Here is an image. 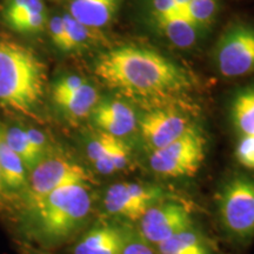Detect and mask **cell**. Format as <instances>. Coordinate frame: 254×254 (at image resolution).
<instances>
[{"mask_svg": "<svg viewBox=\"0 0 254 254\" xmlns=\"http://www.w3.org/2000/svg\"><path fill=\"white\" fill-rule=\"evenodd\" d=\"M107 86L138 99H165L190 86L178 64L147 47L127 45L101 55L94 66Z\"/></svg>", "mask_w": 254, "mask_h": 254, "instance_id": "6da1fadb", "label": "cell"}, {"mask_svg": "<svg viewBox=\"0 0 254 254\" xmlns=\"http://www.w3.org/2000/svg\"><path fill=\"white\" fill-rule=\"evenodd\" d=\"M46 66L33 51L14 40L0 39V104L31 116L45 93Z\"/></svg>", "mask_w": 254, "mask_h": 254, "instance_id": "7a4b0ae2", "label": "cell"}, {"mask_svg": "<svg viewBox=\"0 0 254 254\" xmlns=\"http://www.w3.org/2000/svg\"><path fill=\"white\" fill-rule=\"evenodd\" d=\"M88 189L86 184L64 186L32 204L41 236L57 241L74 233L91 212Z\"/></svg>", "mask_w": 254, "mask_h": 254, "instance_id": "3957f363", "label": "cell"}, {"mask_svg": "<svg viewBox=\"0 0 254 254\" xmlns=\"http://www.w3.org/2000/svg\"><path fill=\"white\" fill-rule=\"evenodd\" d=\"M222 226L240 240L254 236V180L245 176L232 178L219 193Z\"/></svg>", "mask_w": 254, "mask_h": 254, "instance_id": "277c9868", "label": "cell"}, {"mask_svg": "<svg viewBox=\"0 0 254 254\" xmlns=\"http://www.w3.org/2000/svg\"><path fill=\"white\" fill-rule=\"evenodd\" d=\"M206 154V140L195 127L157 151L152 152L150 166L159 176L180 178L198 172Z\"/></svg>", "mask_w": 254, "mask_h": 254, "instance_id": "5b68a950", "label": "cell"}, {"mask_svg": "<svg viewBox=\"0 0 254 254\" xmlns=\"http://www.w3.org/2000/svg\"><path fill=\"white\" fill-rule=\"evenodd\" d=\"M30 172L26 190L31 205L60 187L73 184L88 185L91 182V176L84 167L74 161L57 155H46Z\"/></svg>", "mask_w": 254, "mask_h": 254, "instance_id": "8992f818", "label": "cell"}, {"mask_svg": "<svg viewBox=\"0 0 254 254\" xmlns=\"http://www.w3.org/2000/svg\"><path fill=\"white\" fill-rule=\"evenodd\" d=\"M215 59L226 78H238L254 72V28L236 24L222 33L217 44Z\"/></svg>", "mask_w": 254, "mask_h": 254, "instance_id": "52a82bcc", "label": "cell"}, {"mask_svg": "<svg viewBox=\"0 0 254 254\" xmlns=\"http://www.w3.org/2000/svg\"><path fill=\"white\" fill-rule=\"evenodd\" d=\"M157 187L138 183H119L110 186L104 196V208L114 217L140 220L160 198Z\"/></svg>", "mask_w": 254, "mask_h": 254, "instance_id": "ba28073f", "label": "cell"}, {"mask_svg": "<svg viewBox=\"0 0 254 254\" xmlns=\"http://www.w3.org/2000/svg\"><path fill=\"white\" fill-rule=\"evenodd\" d=\"M190 225L192 217L190 211L177 202L153 205L139 220L142 239L157 246L180 232L189 230Z\"/></svg>", "mask_w": 254, "mask_h": 254, "instance_id": "9c48e42d", "label": "cell"}, {"mask_svg": "<svg viewBox=\"0 0 254 254\" xmlns=\"http://www.w3.org/2000/svg\"><path fill=\"white\" fill-rule=\"evenodd\" d=\"M140 134L152 152L163 148L189 131L190 120L174 109H155L138 120Z\"/></svg>", "mask_w": 254, "mask_h": 254, "instance_id": "30bf717a", "label": "cell"}, {"mask_svg": "<svg viewBox=\"0 0 254 254\" xmlns=\"http://www.w3.org/2000/svg\"><path fill=\"white\" fill-rule=\"evenodd\" d=\"M91 114L95 125L101 131L117 138L132 133L138 125V119L132 107L120 100L99 101Z\"/></svg>", "mask_w": 254, "mask_h": 254, "instance_id": "8fae6325", "label": "cell"}, {"mask_svg": "<svg viewBox=\"0 0 254 254\" xmlns=\"http://www.w3.org/2000/svg\"><path fill=\"white\" fill-rule=\"evenodd\" d=\"M2 15L6 24L20 33H39L47 24L43 0H6Z\"/></svg>", "mask_w": 254, "mask_h": 254, "instance_id": "7c38bea8", "label": "cell"}, {"mask_svg": "<svg viewBox=\"0 0 254 254\" xmlns=\"http://www.w3.org/2000/svg\"><path fill=\"white\" fill-rule=\"evenodd\" d=\"M125 244L126 238L118 227L103 224L81 238L73 254H120Z\"/></svg>", "mask_w": 254, "mask_h": 254, "instance_id": "4fadbf2b", "label": "cell"}, {"mask_svg": "<svg viewBox=\"0 0 254 254\" xmlns=\"http://www.w3.org/2000/svg\"><path fill=\"white\" fill-rule=\"evenodd\" d=\"M118 0H71L68 14L92 30L107 26L116 14Z\"/></svg>", "mask_w": 254, "mask_h": 254, "instance_id": "5bb4252c", "label": "cell"}, {"mask_svg": "<svg viewBox=\"0 0 254 254\" xmlns=\"http://www.w3.org/2000/svg\"><path fill=\"white\" fill-rule=\"evenodd\" d=\"M153 20L158 30L174 46L187 49L194 45L198 36V27L184 17L179 11L166 15H154Z\"/></svg>", "mask_w": 254, "mask_h": 254, "instance_id": "9a60e30c", "label": "cell"}, {"mask_svg": "<svg viewBox=\"0 0 254 254\" xmlns=\"http://www.w3.org/2000/svg\"><path fill=\"white\" fill-rule=\"evenodd\" d=\"M98 103L99 93L97 88L86 81L78 90L55 104L68 118L81 119L91 114Z\"/></svg>", "mask_w": 254, "mask_h": 254, "instance_id": "2e32d148", "label": "cell"}, {"mask_svg": "<svg viewBox=\"0 0 254 254\" xmlns=\"http://www.w3.org/2000/svg\"><path fill=\"white\" fill-rule=\"evenodd\" d=\"M0 176L4 186L20 190L27 187L26 167L20 158L6 144L4 134L0 129Z\"/></svg>", "mask_w": 254, "mask_h": 254, "instance_id": "e0dca14e", "label": "cell"}, {"mask_svg": "<svg viewBox=\"0 0 254 254\" xmlns=\"http://www.w3.org/2000/svg\"><path fill=\"white\" fill-rule=\"evenodd\" d=\"M2 134H4L6 144L20 158L27 171L33 170L36 165L43 160V157L31 144L25 128L9 127L6 131H2Z\"/></svg>", "mask_w": 254, "mask_h": 254, "instance_id": "ac0fdd59", "label": "cell"}, {"mask_svg": "<svg viewBox=\"0 0 254 254\" xmlns=\"http://www.w3.org/2000/svg\"><path fill=\"white\" fill-rule=\"evenodd\" d=\"M160 254H211L206 244L190 228L158 245Z\"/></svg>", "mask_w": 254, "mask_h": 254, "instance_id": "d6986e66", "label": "cell"}, {"mask_svg": "<svg viewBox=\"0 0 254 254\" xmlns=\"http://www.w3.org/2000/svg\"><path fill=\"white\" fill-rule=\"evenodd\" d=\"M232 120L241 134H254V87L239 92L232 104Z\"/></svg>", "mask_w": 254, "mask_h": 254, "instance_id": "ffe728a7", "label": "cell"}, {"mask_svg": "<svg viewBox=\"0 0 254 254\" xmlns=\"http://www.w3.org/2000/svg\"><path fill=\"white\" fill-rule=\"evenodd\" d=\"M109 136L110 134L101 131L95 135L87 145V154L95 170L101 174L116 173V167L109 158Z\"/></svg>", "mask_w": 254, "mask_h": 254, "instance_id": "44dd1931", "label": "cell"}, {"mask_svg": "<svg viewBox=\"0 0 254 254\" xmlns=\"http://www.w3.org/2000/svg\"><path fill=\"white\" fill-rule=\"evenodd\" d=\"M178 11L199 28L213 21L218 11V2L217 0H190L185 7L178 8Z\"/></svg>", "mask_w": 254, "mask_h": 254, "instance_id": "7402d4cb", "label": "cell"}, {"mask_svg": "<svg viewBox=\"0 0 254 254\" xmlns=\"http://www.w3.org/2000/svg\"><path fill=\"white\" fill-rule=\"evenodd\" d=\"M63 20L66 37L65 51H74L86 47L91 40H93V30L79 23L72 15L68 13L64 14Z\"/></svg>", "mask_w": 254, "mask_h": 254, "instance_id": "603a6c76", "label": "cell"}, {"mask_svg": "<svg viewBox=\"0 0 254 254\" xmlns=\"http://www.w3.org/2000/svg\"><path fill=\"white\" fill-rule=\"evenodd\" d=\"M86 82L84 78L79 77L75 74L64 75V77L59 78L52 86V99L53 103L62 100L63 98L67 97L72 92L78 90L79 87Z\"/></svg>", "mask_w": 254, "mask_h": 254, "instance_id": "cb8c5ba5", "label": "cell"}, {"mask_svg": "<svg viewBox=\"0 0 254 254\" xmlns=\"http://www.w3.org/2000/svg\"><path fill=\"white\" fill-rule=\"evenodd\" d=\"M109 158L112 161L116 171H124L129 164V152L123 140L117 136H109Z\"/></svg>", "mask_w": 254, "mask_h": 254, "instance_id": "d4e9b609", "label": "cell"}, {"mask_svg": "<svg viewBox=\"0 0 254 254\" xmlns=\"http://www.w3.org/2000/svg\"><path fill=\"white\" fill-rule=\"evenodd\" d=\"M236 155L238 161L250 170H254V134H245L238 142Z\"/></svg>", "mask_w": 254, "mask_h": 254, "instance_id": "484cf974", "label": "cell"}, {"mask_svg": "<svg viewBox=\"0 0 254 254\" xmlns=\"http://www.w3.org/2000/svg\"><path fill=\"white\" fill-rule=\"evenodd\" d=\"M50 36L53 44L58 47L59 50L65 51L66 46V37H65V26H64L63 15H55L49 23Z\"/></svg>", "mask_w": 254, "mask_h": 254, "instance_id": "4316f807", "label": "cell"}, {"mask_svg": "<svg viewBox=\"0 0 254 254\" xmlns=\"http://www.w3.org/2000/svg\"><path fill=\"white\" fill-rule=\"evenodd\" d=\"M25 131L27 133L28 139H30L31 144L33 145V147L36 148L38 153H39L43 159L47 155V140L46 136L43 134V132H40L37 128H25Z\"/></svg>", "mask_w": 254, "mask_h": 254, "instance_id": "83f0119b", "label": "cell"}, {"mask_svg": "<svg viewBox=\"0 0 254 254\" xmlns=\"http://www.w3.org/2000/svg\"><path fill=\"white\" fill-rule=\"evenodd\" d=\"M120 254H154L147 241L132 240L125 244Z\"/></svg>", "mask_w": 254, "mask_h": 254, "instance_id": "f1b7e54d", "label": "cell"}, {"mask_svg": "<svg viewBox=\"0 0 254 254\" xmlns=\"http://www.w3.org/2000/svg\"><path fill=\"white\" fill-rule=\"evenodd\" d=\"M154 15H166L178 11V6L174 0H151Z\"/></svg>", "mask_w": 254, "mask_h": 254, "instance_id": "f546056e", "label": "cell"}, {"mask_svg": "<svg viewBox=\"0 0 254 254\" xmlns=\"http://www.w3.org/2000/svg\"><path fill=\"white\" fill-rule=\"evenodd\" d=\"M174 1H176L178 8H183V7H185L187 4H189L190 0H174Z\"/></svg>", "mask_w": 254, "mask_h": 254, "instance_id": "4dcf8cb0", "label": "cell"}, {"mask_svg": "<svg viewBox=\"0 0 254 254\" xmlns=\"http://www.w3.org/2000/svg\"><path fill=\"white\" fill-rule=\"evenodd\" d=\"M2 187H4V184H2V180H1V176H0V192H1Z\"/></svg>", "mask_w": 254, "mask_h": 254, "instance_id": "1f68e13d", "label": "cell"}, {"mask_svg": "<svg viewBox=\"0 0 254 254\" xmlns=\"http://www.w3.org/2000/svg\"><path fill=\"white\" fill-rule=\"evenodd\" d=\"M55 1H58V0H55Z\"/></svg>", "mask_w": 254, "mask_h": 254, "instance_id": "d6a6232c", "label": "cell"}]
</instances>
